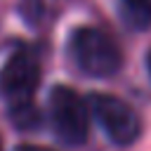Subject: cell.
<instances>
[{
	"instance_id": "obj_4",
	"label": "cell",
	"mask_w": 151,
	"mask_h": 151,
	"mask_svg": "<svg viewBox=\"0 0 151 151\" xmlns=\"http://www.w3.org/2000/svg\"><path fill=\"white\" fill-rule=\"evenodd\" d=\"M40 83V66L33 52L17 50L0 68V94L12 104L33 101V92Z\"/></svg>"
},
{
	"instance_id": "obj_1",
	"label": "cell",
	"mask_w": 151,
	"mask_h": 151,
	"mask_svg": "<svg viewBox=\"0 0 151 151\" xmlns=\"http://www.w3.org/2000/svg\"><path fill=\"white\" fill-rule=\"evenodd\" d=\"M68 54L73 64L92 78H109L123 64V54L116 40L94 26H78L71 33Z\"/></svg>"
},
{
	"instance_id": "obj_7",
	"label": "cell",
	"mask_w": 151,
	"mask_h": 151,
	"mask_svg": "<svg viewBox=\"0 0 151 151\" xmlns=\"http://www.w3.org/2000/svg\"><path fill=\"white\" fill-rule=\"evenodd\" d=\"M14 151H50V149H45V146H35V144H19Z\"/></svg>"
},
{
	"instance_id": "obj_3",
	"label": "cell",
	"mask_w": 151,
	"mask_h": 151,
	"mask_svg": "<svg viewBox=\"0 0 151 151\" xmlns=\"http://www.w3.org/2000/svg\"><path fill=\"white\" fill-rule=\"evenodd\" d=\"M50 123L64 144H83L90 130L87 101L66 85L54 87L50 92Z\"/></svg>"
},
{
	"instance_id": "obj_8",
	"label": "cell",
	"mask_w": 151,
	"mask_h": 151,
	"mask_svg": "<svg viewBox=\"0 0 151 151\" xmlns=\"http://www.w3.org/2000/svg\"><path fill=\"white\" fill-rule=\"evenodd\" d=\"M146 68H149V76H151V50L146 52Z\"/></svg>"
},
{
	"instance_id": "obj_6",
	"label": "cell",
	"mask_w": 151,
	"mask_h": 151,
	"mask_svg": "<svg viewBox=\"0 0 151 151\" xmlns=\"http://www.w3.org/2000/svg\"><path fill=\"white\" fill-rule=\"evenodd\" d=\"M9 120H12L19 130H33V127L40 125V111L35 109L33 101L12 104V106H9Z\"/></svg>"
},
{
	"instance_id": "obj_9",
	"label": "cell",
	"mask_w": 151,
	"mask_h": 151,
	"mask_svg": "<svg viewBox=\"0 0 151 151\" xmlns=\"http://www.w3.org/2000/svg\"><path fill=\"white\" fill-rule=\"evenodd\" d=\"M0 151H2V144H0Z\"/></svg>"
},
{
	"instance_id": "obj_5",
	"label": "cell",
	"mask_w": 151,
	"mask_h": 151,
	"mask_svg": "<svg viewBox=\"0 0 151 151\" xmlns=\"http://www.w3.org/2000/svg\"><path fill=\"white\" fill-rule=\"evenodd\" d=\"M120 7L130 26L134 28L151 26V0H120Z\"/></svg>"
},
{
	"instance_id": "obj_2",
	"label": "cell",
	"mask_w": 151,
	"mask_h": 151,
	"mask_svg": "<svg viewBox=\"0 0 151 151\" xmlns=\"http://www.w3.org/2000/svg\"><path fill=\"white\" fill-rule=\"evenodd\" d=\"M87 111L90 116H94L97 125L104 130V134L118 144V146H130L132 142H137L139 132H142V120L134 113V109L123 101L116 94H106V92H94L87 99Z\"/></svg>"
}]
</instances>
